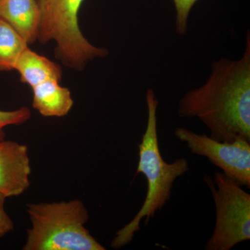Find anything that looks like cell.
I'll list each match as a JSON object with an SVG mask.
<instances>
[{
    "label": "cell",
    "mask_w": 250,
    "mask_h": 250,
    "mask_svg": "<svg viewBox=\"0 0 250 250\" xmlns=\"http://www.w3.org/2000/svg\"><path fill=\"white\" fill-rule=\"evenodd\" d=\"M30 109L23 106L14 111H2L0 110V141L5 139L4 129L11 125L24 124L30 119Z\"/></svg>",
    "instance_id": "13"
},
{
    "label": "cell",
    "mask_w": 250,
    "mask_h": 250,
    "mask_svg": "<svg viewBox=\"0 0 250 250\" xmlns=\"http://www.w3.org/2000/svg\"><path fill=\"white\" fill-rule=\"evenodd\" d=\"M6 197L0 193V238L12 231L14 224L4 208V202Z\"/></svg>",
    "instance_id": "14"
},
{
    "label": "cell",
    "mask_w": 250,
    "mask_h": 250,
    "mask_svg": "<svg viewBox=\"0 0 250 250\" xmlns=\"http://www.w3.org/2000/svg\"><path fill=\"white\" fill-rule=\"evenodd\" d=\"M29 44L3 20L0 19V71H12Z\"/></svg>",
    "instance_id": "11"
},
{
    "label": "cell",
    "mask_w": 250,
    "mask_h": 250,
    "mask_svg": "<svg viewBox=\"0 0 250 250\" xmlns=\"http://www.w3.org/2000/svg\"><path fill=\"white\" fill-rule=\"evenodd\" d=\"M197 1L198 0H172L175 10L174 29L177 35H187L188 30L189 16Z\"/></svg>",
    "instance_id": "12"
},
{
    "label": "cell",
    "mask_w": 250,
    "mask_h": 250,
    "mask_svg": "<svg viewBox=\"0 0 250 250\" xmlns=\"http://www.w3.org/2000/svg\"><path fill=\"white\" fill-rule=\"evenodd\" d=\"M19 73L22 83L31 88L49 80L61 82L62 67L44 56L40 55L27 47L16 62L15 70Z\"/></svg>",
    "instance_id": "10"
},
{
    "label": "cell",
    "mask_w": 250,
    "mask_h": 250,
    "mask_svg": "<svg viewBox=\"0 0 250 250\" xmlns=\"http://www.w3.org/2000/svg\"><path fill=\"white\" fill-rule=\"evenodd\" d=\"M181 118H197L210 136L223 142L250 141V34L237 60L222 57L212 62L205 83L179 100Z\"/></svg>",
    "instance_id": "1"
},
{
    "label": "cell",
    "mask_w": 250,
    "mask_h": 250,
    "mask_svg": "<svg viewBox=\"0 0 250 250\" xmlns=\"http://www.w3.org/2000/svg\"><path fill=\"white\" fill-rule=\"evenodd\" d=\"M33 107L44 117H63L68 114L74 101L68 88L57 80H49L33 87Z\"/></svg>",
    "instance_id": "9"
},
{
    "label": "cell",
    "mask_w": 250,
    "mask_h": 250,
    "mask_svg": "<svg viewBox=\"0 0 250 250\" xmlns=\"http://www.w3.org/2000/svg\"><path fill=\"white\" fill-rule=\"evenodd\" d=\"M31 227L24 250H104L85 228L88 210L80 200L29 203Z\"/></svg>",
    "instance_id": "3"
},
{
    "label": "cell",
    "mask_w": 250,
    "mask_h": 250,
    "mask_svg": "<svg viewBox=\"0 0 250 250\" xmlns=\"http://www.w3.org/2000/svg\"><path fill=\"white\" fill-rule=\"evenodd\" d=\"M85 0H38L40 10L38 41L55 42L56 57L65 66L82 70L97 59L107 57L104 47L90 43L82 34L79 14Z\"/></svg>",
    "instance_id": "4"
},
{
    "label": "cell",
    "mask_w": 250,
    "mask_h": 250,
    "mask_svg": "<svg viewBox=\"0 0 250 250\" xmlns=\"http://www.w3.org/2000/svg\"><path fill=\"white\" fill-rule=\"evenodd\" d=\"M0 19L14 28L29 45L38 41L40 21L38 0H0Z\"/></svg>",
    "instance_id": "8"
},
{
    "label": "cell",
    "mask_w": 250,
    "mask_h": 250,
    "mask_svg": "<svg viewBox=\"0 0 250 250\" xmlns=\"http://www.w3.org/2000/svg\"><path fill=\"white\" fill-rule=\"evenodd\" d=\"M174 136L187 144L191 154L207 158L225 176L250 188V141L238 139L233 142H223L184 127L176 128Z\"/></svg>",
    "instance_id": "6"
},
{
    "label": "cell",
    "mask_w": 250,
    "mask_h": 250,
    "mask_svg": "<svg viewBox=\"0 0 250 250\" xmlns=\"http://www.w3.org/2000/svg\"><path fill=\"white\" fill-rule=\"evenodd\" d=\"M204 181L211 192L216 211L213 233L207 250H229L250 238V195L222 172Z\"/></svg>",
    "instance_id": "5"
},
{
    "label": "cell",
    "mask_w": 250,
    "mask_h": 250,
    "mask_svg": "<svg viewBox=\"0 0 250 250\" xmlns=\"http://www.w3.org/2000/svg\"><path fill=\"white\" fill-rule=\"evenodd\" d=\"M147 121L146 131L139 145V159L135 176L142 174L147 184L145 201L134 218L127 225L117 231L111 243L113 248H121L132 241L140 225L145 219V225L149 223L156 212L170 200L176 179L189 170L188 161L179 158L172 163H167L161 156L158 139L157 109L159 101L152 88L146 92Z\"/></svg>",
    "instance_id": "2"
},
{
    "label": "cell",
    "mask_w": 250,
    "mask_h": 250,
    "mask_svg": "<svg viewBox=\"0 0 250 250\" xmlns=\"http://www.w3.org/2000/svg\"><path fill=\"white\" fill-rule=\"evenodd\" d=\"M31 172L27 146L0 141V193L6 198L21 195L30 186Z\"/></svg>",
    "instance_id": "7"
}]
</instances>
